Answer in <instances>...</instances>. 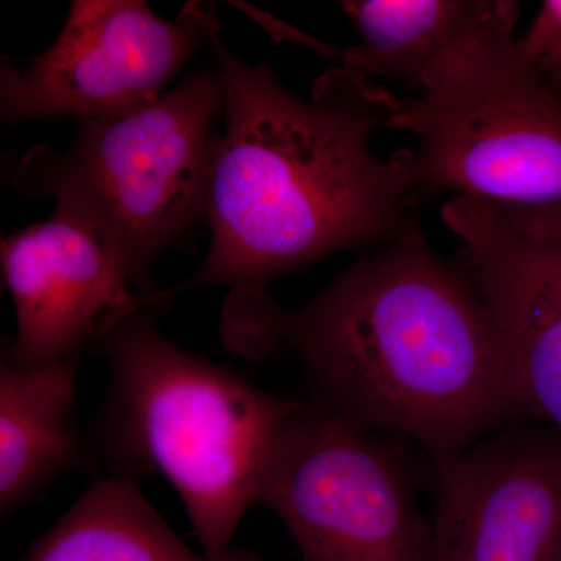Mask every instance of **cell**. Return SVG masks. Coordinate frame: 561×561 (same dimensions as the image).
I'll return each mask as SVG.
<instances>
[{"mask_svg":"<svg viewBox=\"0 0 561 561\" xmlns=\"http://www.w3.org/2000/svg\"><path fill=\"white\" fill-rule=\"evenodd\" d=\"M442 219L489 313L524 421L561 434V231L529 230L470 198Z\"/></svg>","mask_w":561,"mask_h":561,"instance_id":"cell-9","label":"cell"},{"mask_svg":"<svg viewBox=\"0 0 561 561\" xmlns=\"http://www.w3.org/2000/svg\"><path fill=\"white\" fill-rule=\"evenodd\" d=\"M220 113L219 73L203 68L149 106L80 122L68 153L33 147L11 181L90 228L138 297H151L154 262L206 217Z\"/></svg>","mask_w":561,"mask_h":561,"instance_id":"cell-4","label":"cell"},{"mask_svg":"<svg viewBox=\"0 0 561 561\" xmlns=\"http://www.w3.org/2000/svg\"><path fill=\"white\" fill-rule=\"evenodd\" d=\"M431 561H552L561 546V434L513 423L431 459Z\"/></svg>","mask_w":561,"mask_h":561,"instance_id":"cell-8","label":"cell"},{"mask_svg":"<svg viewBox=\"0 0 561 561\" xmlns=\"http://www.w3.org/2000/svg\"><path fill=\"white\" fill-rule=\"evenodd\" d=\"M219 31L213 3H186L168 21L136 0H73L50 49L27 69L2 66L0 116L13 124L133 113L157 102Z\"/></svg>","mask_w":561,"mask_h":561,"instance_id":"cell-7","label":"cell"},{"mask_svg":"<svg viewBox=\"0 0 561 561\" xmlns=\"http://www.w3.org/2000/svg\"><path fill=\"white\" fill-rule=\"evenodd\" d=\"M552 561H561V546L559 551H557L556 557H553Z\"/></svg>","mask_w":561,"mask_h":561,"instance_id":"cell-15","label":"cell"},{"mask_svg":"<svg viewBox=\"0 0 561 561\" xmlns=\"http://www.w3.org/2000/svg\"><path fill=\"white\" fill-rule=\"evenodd\" d=\"M342 9L362 44L343 51V68L367 79L430 91L470 51L512 39L519 18L511 0H348Z\"/></svg>","mask_w":561,"mask_h":561,"instance_id":"cell-11","label":"cell"},{"mask_svg":"<svg viewBox=\"0 0 561 561\" xmlns=\"http://www.w3.org/2000/svg\"><path fill=\"white\" fill-rule=\"evenodd\" d=\"M220 334L247 359L287 346L313 401L431 459L524 421L470 275L419 220L295 311L265 295L221 312Z\"/></svg>","mask_w":561,"mask_h":561,"instance_id":"cell-1","label":"cell"},{"mask_svg":"<svg viewBox=\"0 0 561 561\" xmlns=\"http://www.w3.org/2000/svg\"><path fill=\"white\" fill-rule=\"evenodd\" d=\"M391 438L298 400L257 504L278 516L302 561H431V522Z\"/></svg>","mask_w":561,"mask_h":561,"instance_id":"cell-6","label":"cell"},{"mask_svg":"<svg viewBox=\"0 0 561 561\" xmlns=\"http://www.w3.org/2000/svg\"><path fill=\"white\" fill-rule=\"evenodd\" d=\"M24 561H267L234 549L213 560L192 551L130 476L111 474L33 542Z\"/></svg>","mask_w":561,"mask_h":561,"instance_id":"cell-13","label":"cell"},{"mask_svg":"<svg viewBox=\"0 0 561 561\" xmlns=\"http://www.w3.org/2000/svg\"><path fill=\"white\" fill-rule=\"evenodd\" d=\"M387 128L419 139V198L449 192L529 230L561 231V98L515 38L463 55L419 99H400Z\"/></svg>","mask_w":561,"mask_h":561,"instance_id":"cell-5","label":"cell"},{"mask_svg":"<svg viewBox=\"0 0 561 561\" xmlns=\"http://www.w3.org/2000/svg\"><path fill=\"white\" fill-rule=\"evenodd\" d=\"M81 357L38 370L0 367V513L38 500L72 471L98 470L76 423Z\"/></svg>","mask_w":561,"mask_h":561,"instance_id":"cell-12","label":"cell"},{"mask_svg":"<svg viewBox=\"0 0 561 561\" xmlns=\"http://www.w3.org/2000/svg\"><path fill=\"white\" fill-rule=\"evenodd\" d=\"M162 308L139 306L101 339L110 387L95 457L111 474L158 472L183 502L202 552L221 560L257 504L280 431L298 400L265 393L162 335Z\"/></svg>","mask_w":561,"mask_h":561,"instance_id":"cell-3","label":"cell"},{"mask_svg":"<svg viewBox=\"0 0 561 561\" xmlns=\"http://www.w3.org/2000/svg\"><path fill=\"white\" fill-rule=\"evenodd\" d=\"M224 92L206 202L208 256L192 278L158 290L169 305L194 287H230L227 301L267 295L273 279L339 251L389 245L413 221L415 151L382 160L368 140L400 99L346 68L328 70L302 102L271 66L210 44Z\"/></svg>","mask_w":561,"mask_h":561,"instance_id":"cell-2","label":"cell"},{"mask_svg":"<svg viewBox=\"0 0 561 561\" xmlns=\"http://www.w3.org/2000/svg\"><path fill=\"white\" fill-rule=\"evenodd\" d=\"M556 91H557V94H559V95H560V98H561V87L557 88V90H556Z\"/></svg>","mask_w":561,"mask_h":561,"instance_id":"cell-16","label":"cell"},{"mask_svg":"<svg viewBox=\"0 0 561 561\" xmlns=\"http://www.w3.org/2000/svg\"><path fill=\"white\" fill-rule=\"evenodd\" d=\"M2 272L16 311V337L2 365L28 371L83 356L136 297L101 239L61 214L2 241Z\"/></svg>","mask_w":561,"mask_h":561,"instance_id":"cell-10","label":"cell"},{"mask_svg":"<svg viewBox=\"0 0 561 561\" xmlns=\"http://www.w3.org/2000/svg\"><path fill=\"white\" fill-rule=\"evenodd\" d=\"M516 51L531 70L557 90L561 87V0H546Z\"/></svg>","mask_w":561,"mask_h":561,"instance_id":"cell-14","label":"cell"}]
</instances>
